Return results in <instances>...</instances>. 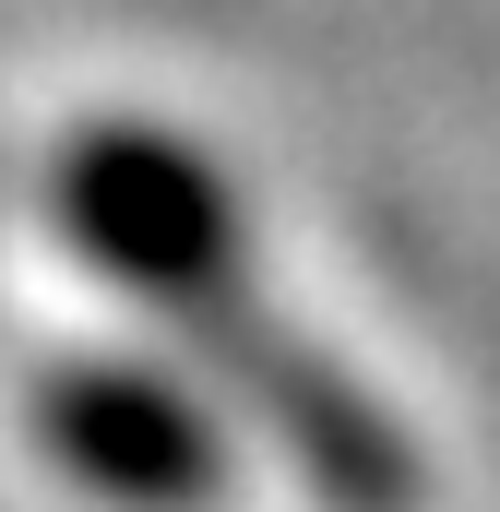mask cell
I'll list each match as a JSON object with an SVG mask.
<instances>
[{
  "mask_svg": "<svg viewBox=\"0 0 500 512\" xmlns=\"http://www.w3.org/2000/svg\"><path fill=\"white\" fill-rule=\"evenodd\" d=\"M36 429H48V453L108 512H191V501H215V477H227L215 417L167 370H131V358L60 370V382L36 393Z\"/></svg>",
  "mask_w": 500,
  "mask_h": 512,
  "instance_id": "7a4b0ae2",
  "label": "cell"
},
{
  "mask_svg": "<svg viewBox=\"0 0 500 512\" xmlns=\"http://www.w3.org/2000/svg\"><path fill=\"white\" fill-rule=\"evenodd\" d=\"M48 215H60L72 262H96L155 322H179L203 346L250 322V227L203 143L155 120H84L48 167Z\"/></svg>",
  "mask_w": 500,
  "mask_h": 512,
  "instance_id": "6da1fadb",
  "label": "cell"
}]
</instances>
